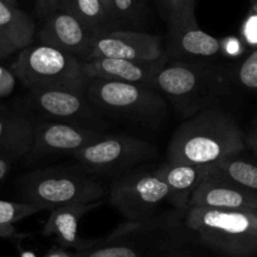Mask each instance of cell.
<instances>
[{
    "label": "cell",
    "mask_w": 257,
    "mask_h": 257,
    "mask_svg": "<svg viewBox=\"0 0 257 257\" xmlns=\"http://www.w3.org/2000/svg\"><path fill=\"white\" fill-rule=\"evenodd\" d=\"M113 12L118 21L134 19L139 13V0H112Z\"/></svg>",
    "instance_id": "25"
},
{
    "label": "cell",
    "mask_w": 257,
    "mask_h": 257,
    "mask_svg": "<svg viewBox=\"0 0 257 257\" xmlns=\"http://www.w3.org/2000/svg\"><path fill=\"white\" fill-rule=\"evenodd\" d=\"M46 257H77L76 253H70L68 251L63 248H52Z\"/></svg>",
    "instance_id": "31"
},
{
    "label": "cell",
    "mask_w": 257,
    "mask_h": 257,
    "mask_svg": "<svg viewBox=\"0 0 257 257\" xmlns=\"http://www.w3.org/2000/svg\"><path fill=\"white\" fill-rule=\"evenodd\" d=\"M98 206L100 203H73L52 209L44 224V236L53 237L63 248L77 249L82 242L78 238V226L81 218Z\"/></svg>",
    "instance_id": "18"
},
{
    "label": "cell",
    "mask_w": 257,
    "mask_h": 257,
    "mask_svg": "<svg viewBox=\"0 0 257 257\" xmlns=\"http://www.w3.org/2000/svg\"><path fill=\"white\" fill-rule=\"evenodd\" d=\"M223 211H257V198L249 190L213 172L204 178L190 197L189 206Z\"/></svg>",
    "instance_id": "15"
},
{
    "label": "cell",
    "mask_w": 257,
    "mask_h": 257,
    "mask_svg": "<svg viewBox=\"0 0 257 257\" xmlns=\"http://www.w3.org/2000/svg\"><path fill=\"white\" fill-rule=\"evenodd\" d=\"M167 61L165 54L162 58L153 62H138L121 58H95L83 62L82 71L86 80L103 78L153 87L155 76Z\"/></svg>",
    "instance_id": "16"
},
{
    "label": "cell",
    "mask_w": 257,
    "mask_h": 257,
    "mask_svg": "<svg viewBox=\"0 0 257 257\" xmlns=\"http://www.w3.org/2000/svg\"><path fill=\"white\" fill-rule=\"evenodd\" d=\"M162 38L154 34L134 31H116L96 38L88 58H121L138 62H153L164 56Z\"/></svg>",
    "instance_id": "14"
},
{
    "label": "cell",
    "mask_w": 257,
    "mask_h": 257,
    "mask_svg": "<svg viewBox=\"0 0 257 257\" xmlns=\"http://www.w3.org/2000/svg\"><path fill=\"white\" fill-rule=\"evenodd\" d=\"M9 170H11V165H9L8 160H6L4 158L0 157V182L7 177Z\"/></svg>",
    "instance_id": "32"
},
{
    "label": "cell",
    "mask_w": 257,
    "mask_h": 257,
    "mask_svg": "<svg viewBox=\"0 0 257 257\" xmlns=\"http://www.w3.org/2000/svg\"><path fill=\"white\" fill-rule=\"evenodd\" d=\"M4 2H7V3L12 4V6H18V3H17V0H4Z\"/></svg>",
    "instance_id": "35"
},
{
    "label": "cell",
    "mask_w": 257,
    "mask_h": 257,
    "mask_svg": "<svg viewBox=\"0 0 257 257\" xmlns=\"http://www.w3.org/2000/svg\"><path fill=\"white\" fill-rule=\"evenodd\" d=\"M242 147L233 121L214 106L182 123L170 138L167 162L212 168L232 158Z\"/></svg>",
    "instance_id": "2"
},
{
    "label": "cell",
    "mask_w": 257,
    "mask_h": 257,
    "mask_svg": "<svg viewBox=\"0 0 257 257\" xmlns=\"http://www.w3.org/2000/svg\"><path fill=\"white\" fill-rule=\"evenodd\" d=\"M29 107L43 116L44 121L71 123L103 132L105 123L86 98L85 92L73 90H32Z\"/></svg>",
    "instance_id": "11"
},
{
    "label": "cell",
    "mask_w": 257,
    "mask_h": 257,
    "mask_svg": "<svg viewBox=\"0 0 257 257\" xmlns=\"http://www.w3.org/2000/svg\"><path fill=\"white\" fill-rule=\"evenodd\" d=\"M108 199L127 221H145L159 214L165 203L170 204L172 192L154 172H134L112 183Z\"/></svg>",
    "instance_id": "9"
},
{
    "label": "cell",
    "mask_w": 257,
    "mask_h": 257,
    "mask_svg": "<svg viewBox=\"0 0 257 257\" xmlns=\"http://www.w3.org/2000/svg\"><path fill=\"white\" fill-rule=\"evenodd\" d=\"M34 123L18 115H0V153L9 158L27 157L33 143Z\"/></svg>",
    "instance_id": "19"
},
{
    "label": "cell",
    "mask_w": 257,
    "mask_h": 257,
    "mask_svg": "<svg viewBox=\"0 0 257 257\" xmlns=\"http://www.w3.org/2000/svg\"><path fill=\"white\" fill-rule=\"evenodd\" d=\"M247 38L251 42H257V16L251 17L246 26Z\"/></svg>",
    "instance_id": "29"
},
{
    "label": "cell",
    "mask_w": 257,
    "mask_h": 257,
    "mask_svg": "<svg viewBox=\"0 0 257 257\" xmlns=\"http://www.w3.org/2000/svg\"><path fill=\"white\" fill-rule=\"evenodd\" d=\"M36 26L31 17L4 0H0V34L16 51L31 46Z\"/></svg>",
    "instance_id": "20"
},
{
    "label": "cell",
    "mask_w": 257,
    "mask_h": 257,
    "mask_svg": "<svg viewBox=\"0 0 257 257\" xmlns=\"http://www.w3.org/2000/svg\"><path fill=\"white\" fill-rule=\"evenodd\" d=\"M188 231L201 246L227 257L257 254V212L188 207Z\"/></svg>",
    "instance_id": "3"
},
{
    "label": "cell",
    "mask_w": 257,
    "mask_h": 257,
    "mask_svg": "<svg viewBox=\"0 0 257 257\" xmlns=\"http://www.w3.org/2000/svg\"><path fill=\"white\" fill-rule=\"evenodd\" d=\"M160 2H162L165 19H167L170 14H173L174 12H177L180 7H183V4H184L187 0H160Z\"/></svg>",
    "instance_id": "28"
},
{
    "label": "cell",
    "mask_w": 257,
    "mask_h": 257,
    "mask_svg": "<svg viewBox=\"0 0 257 257\" xmlns=\"http://www.w3.org/2000/svg\"><path fill=\"white\" fill-rule=\"evenodd\" d=\"M238 80L244 87L257 88V51L252 52L238 68Z\"/></svg>",
    "instance_id": "24"
},
{
    "label": "cell",
    "mask_w": 257,
    "mask_h": 257,
    "mask_svg": "<svg viewBox=\"0 0 257 257\" xmlns=\"http://www.w3.org/2000/svg\"><path fill=\"white\" fill-rule=\"evenodd\" d=\"M157 148L149 142L128 135H106L73 153L78 164L97 177L120 174L135 165L150 160Z\"/></svg>",
    "instance_id": "8"
},
{
    "label": "cell",
    "mask_w": 257,
    "mask_h": 257,
    "mask_svg": "<svg viewBox=\"0 0 257 257\" xmlns=\"http://www.w3.org/2000/svg\"><path fill=\"white\" fill-rule=\"evenodd\" d=\"M153 172L169 187L172 192L170 206L185 211L189 206L193 192L211 173V168L167 162Z\"/></svg>",
    "instance_id": "17"
},
{
    "label": "cell",
    "mask_w": 257,
    "mask_h": 257,
    "mask_svg": "<svg viewBox=\"0 0 257 257\" xmlns=\"http://www.w3.org/2000/svg\"><path fill=\"white\" fill-rule=\"evenodd\" d=\"M101 2H102L103 7H105V9H106V11H107V13L110 14V17H111V18H112L113 21H115V22H117V23H118V21H117V19H116L115 12H113L112 0H101ZM118 26H120V23H118Z\"/></svg>",
    "instance_id": "33"
},
{
    "label": "cell",
    "mask_w": 257,
    "mask_h": 257,
    "mask_svg": "<svg viewBox=\"0 0 257 257\" xmlns=\"http://www.w3.org/2000/svg\"><path fill=\"white\" fill-rule=\"evenodd\" d=\"M85 96L98 115L140 126L157 127L168 113L165 98L148 86L88 78Z\"/></svg>",
    "instance_id": "5"
},
{
    "label": "cell",
    "mask_w": 257,
    "mask_h": 257,
    "mask_svg": "<svg viewBox=\"0 0 257 257\" xmlns=\"http://www.w3.org/2000/svg\"><path fill=\"white\" fill-rule=\"evenodd\" d=\"M83 61L47 44L37 43L19 51L13 75L32 90H73L85 92Z\"/></svg>",
    "instance_id": "7"
},
{
    "label": "cell",
    "mask_w": 257,
    "mask_h": 257,
    "mask_svg": "<svg viewBox=\"0 0 257 257\" xmlns=\"http://www.w3.org/2000/svg\"><path fill=\"white\" fill-rule=\"evenodd\" d=\"M21 202L42 211L73 203H101L106 188L100 177L78 167H51L24 175L19 183Z\"/></svg>",
    "instance_id": "4"
},
{
    "label": "cell",
    "mask_w": 257,
    "mask_h": 257,
    "mask_svg": "<svg viewBox=\"0 0 257 257\" xmlns=\"http://www.w3.org/2000/svg\"><path fill=\"white\" fill-rule=\"evenodd\" d=\"M21 257H37V254L32 251H21Z\"/></svg>",
    "instance_id": "34"
},
{
    "label": "cell",
    "mask_w": 257,
    "mask_h": 257,
    "mask_svg": "<svg viewBox=\"0 0 257 257\" xmlns=\"http://www.w3.org/2000/svg\"><path fill=\"white\" fill-rule=\"evenodd\" d=\"M102 135L103 132L100 130L56 121H42L34 125L33 143L26 158L37 159L48 155H72L95 143Z\"/></svg>",
    "instance_id": "13"
},
{
    "label": "cell",
    "mask_w": 257,
    "mask_h": 257,
    "mask_svg": "<svg viewBox=\"0 0 257 257\" xmlns=\"http://www.w3.org/2000/svg\"><path fill=\"white\" fill-rule=\"evenodd\" d=\"M153 87L170 105L188 118L214 106L221 92L219 71L213 63H185L168 61L154 78Z\"/></svg>",
    "instance_id": "6"
},
{
    "label": "cell",
    "mask_w": 257,
    "mask_h": 257,
    "mask_svg": "<svg viewBox=\"0 0 257 257\" xmlns=\"http://www.w3.org/2000/svg\"><path fill=\"white\" fill-rule=\"evenodd\" d=\"M13 52H16V49H14L13 47L4 39V37L0 34V59L11 56Z\"/></svg>",
    "instance_id": "30"
},
{
    "label": "cell",
    "mask_w": 257,
    "mask_h": 257,
    "mask_svg": "<svg viewBox=\"0 0 257 257\" xmlns=\"http://www.w3.org/2000/svg\"><path fill=\"white\" fill-rule=\"evenodd\" d=\"M42 212L39 207L24 202L0 201V237H11L14 224L34 213Z\"/></svg>",
    "instance_id": "23"
},
{
    "label": "cell",
    "mask_w": 257,
    "mask_h": 257,
    "mask_svg": "<svg viewBox=\"0 0 257 257\" xmlns=\"http://www.w3.org/2000/svg\"><path fill=\"white\" fill-rule=\"evenodd\" d=\"M64 0H36V11L39 18L43 21L46 17L56 12L63 6Z\"/></svg>",
    "instance_id": "26"
},
{
    "label": "cell",
    "mask_w": 257,
    "mask_h": 257,
    "mask_svg": "<svg viewBox=\"0 0 257 257\" xmlns=\"http://www.w3.org/2000/svg\"><path fill=\"white\" fill-rule=\"evenodd\" d=\"M212 170L232 182L237 183L244 189L257 190V167L243 160L228 158L224 162L212 167Z\"/></svg>",
    "instance_id": "22"
},
{
    "label": "cell",
    "mask_w": 257,
    "mask_h": 257,
    "mask_svg": "<svg viewBox=\"0 0 257 257\" xmlns=\"http://www.w3.org/2000/svg\"><path fill=\"white\" fill-rule=\"evenodd\" d=\"M78 17L97 36L116 31L117 22L113 21L101 0H64L63 6Z\"/></svg>",
    "instance_id": "21"
},
{
    "label": "cell",
    "mask_w": 257,
    "mask_h": 257,
    "mask_svg": "<svg viewBox=\"0 0 257 257\" xmlns=\"http://www.w3.org/2000/svg\"><path fill=\"white\" fill-rule=\"evenodd\" d=\"M184 213L173 208L145 221H126L103 238L81 242L76 256L207 257L185 227Z\"/></svg>",
    "instance_id": "1"
},
{
    "label": "cell",
    "mask_w": 257,
    "mask_h": 257,
    "mask_svg": "<svg viewBox=\"0 0 257 257\" xmlns=\"http://www.w3.org/2000/svg\"><path fill=\"white\" fill-rule=\"evenodd\" d=\"M14 77L16 76L13 73L9 72L6 68L0 67V97L8 96L13 91L14 83H16Z\"/></svg>",
    "instance_id": "27"
},
{
    "label": "cell",
    "mask_w": 257,
    "mask_h": 257,
    "mask_svg": "<svg viewBox=\"0 0 257 257\" xmlns=\"http://www.w3.org/2000/svg\"><path fill=\"white\" fill-rule=\"evenodd\" d=\"M96 38L97 34L66 7L46 17L38 32V43L67 52L83 62L90 58Z\"/></svg>",
    "instance_id": "12"
},
{
    "label": "cell",
    "mask_w": 257,
    "mask_h": 257,
    "mask_svg": "<svg viewBox=\"0 0 257 257\" xmlns=\"http://www.w3.org/2000/svg\"><path fill=\"white\" fill-rule=\"evenodd\" d=\"M168 38L164 53L168 59L185 63H212L222 53V43L204 32L194 16V0L167 18Z\"/></svg>",
    "instance_id": "10"
}]
</instances>
